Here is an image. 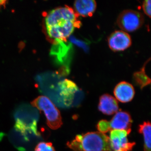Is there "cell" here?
I'll return each instance as SVG.
<instances>
[{
	"mask_svg": "<svg viewBox=\"0 0 151 151\" xmlns=\"http://www.w3.org/2000/svg\"><path fill=\"white\" fill-rule=\"evenodd\" d=\"M145 67H143L142 68V70L134 74V81L136 84H137L140 87L141 89H142L143 87L147 86L151 83L150 79L146 75L145 73Z\"/></svg>",
	"mask_w": 151,
	"mask_h": 151,
	"instance_id": "obj_13",
	"label": "cell"
},
{
	"mask_svg": "<svg viewBox=\"0 0 151 151\" xmlns=\"http://www.w3.org/2000/svg\"><path fill=\"white\" fill-rule=\"evenodd\" d=\"M67 146L72 151H112L109 137L100 132L77 135Z\"/></svg>",
	"mask_w": 151,
	"mask_h": 151,
	"instance_id": "obj_2",
	"label": "cell"
},
{
	"mask_svg": "<svg viewBox=\"0 0 151 151\" xmlns=\"http://www.w3.org/2000/svg\"><path fill=\"white\" fill-rule=\"evenodd\" d=\"M144 22L142 14L137 11L126 10L118 17L117 24L119 27L125 32H132L140 28Z\"/></svg>",
	"mask_w": 151,
	"mask_h": 151,
	"instance_id": "obj_4",
	"label": "cell"
},
{
	"mask_svg": "<svg viewBox=\"0 0 151 151\" xmlns=\"http://www.w3.org/2000/svg\"><path fill=\"white\" fill-rule=\"evenodd\" d=\"M34 107L43 111L46 118L47 126L50 129L56 130L63 124L60 112L51 100L45 96H40L31 103Z\"/></svg>",
	"mask_w": 151,
	"mask_h": 151,
	"instance_id": "obj_3",
	"label": "cell"
},
{
	"mask_svg": "<svg viewBox=\"0 0 151 151\" xmlns=\"http://www.w3.org/2000/svg\"><path fill=\"white\" fill-rule=\"evenodd\" d=\"M132 117L129 113L126 111H120L113 116L109 122V124L111 131L124 130L130 134L132 132Z\"/></svg>",
	"mask_w": 151,
	"mask_h": 151,
	"instance_id": "obj_8",
	"label": "cell"
},
{
	"mask_svg": "<svg viewBox=\"0 0 151 151\" xmlns=\"http://www.w3.org/2000/svg\"><path fill=\"white\" fill-rule=\"evenodd\" d=\"M119 104L117 100L109 94H104L100 97L98 109L105 115H113L119 111Z\"/></svg>",
	"mask_w": 151,
	"mask_h": 151,
	"instance_id": "obj_10",
	"label": "cell"
},
{
	"mask_svg": "<svg viewBox=\"0 0 151 151\" xmlns=\"http://www.w3.org/2000/svg\"><path fill=\"white\" fill-rule=\"evenodd\" d=\"M35 151H55L52 144L50 142H41L36 146Z\"/></svg>",
	"mask_w": 151,
	"mask_h": 151,
	"instance_id": "obj_14",
	"label": "cell"
},
{
	"mask_svg": "<svg viewBox=\"0 0 151 151\" xmlns=\"http://www.w3.org/2000/svg\"><path fill=\"white\" fill-rule=\"evenodd\" d=\"M78 17L74 10L68 6L57 8L50 11L45 19L49 36L55 40H66L76 28L81 27Z\"/></svg>",
	"mask_w": 151,
	"mask_h": 151,
	"instance_id": "obj_1",
	"label": "cell"
},
{
	"mask_svg": "<svg viewBox=\"0 0 151 151\" xmlns=\"http://www.w3.org/2000/svg\"><path fill=\"white\" fill-rule=\"evenodd\" d=\"M97 128L99 132L104 134L111 131L109 122L105 120H102L98 122Z\"/></svg>",
	"mask_w": 151,
	"mask_h": 151,
	"instance_id": "obj_15",
	"label": "cell"
},
{
	"mask_svg": "<svg viewBox=\"0 0 151 151\" xmlns=\"http://www.w3.org/2000/svg\"><path fill=\"white\" fill-rule=\"evenodd\" d=\"M58 92L63 105L69 107L73 105L78 88L73 81L68 79H64L58 84Z\"/></svg>",
	"mask_w": 151,
	"mask_h": 151,
	"instance_id": "obj_6",
	"label": "cell"
},
{
	"mask_svg": "<svg viewBox=\"0 0 151 151\" xmlns=\"http://www.w3.org/2000/svg\"><path fill=\"white\" fill-rule=\"evenodd\" d=\"M129 134L124 130H111L109 137L112 151H132L136 143L129 142Z\"/></svg>",
	"mask_w": 151,
	"mask_h": 151,
	"instance_id": "obj_5",
	"label": "cell"
},
{
	"mask_svg": "<svg viewBox=\"0 0 151 151\" xmlns=\"http://www.w3.org/2000/svg\"><path fill=\"white\" fill-rule=\"evenodd\" d=\"M113 92L116 99L123 103L132 101L135 95L134 87L126 81H122L117 84Z\"/></svg>",
	"mask_w": 151,
	"mask_h": 151,
	"instance_id": "obj_9",
	"label": "cell"
},
{
	"mask_svg": "<svg viewBox=\"0 0 151 151\" xmlns=\"http://www.w3.org/2000/svg\"><path fill=\"white\" fill-rule=\"evenodd\" d=\"M97 8V3L93 0H78L74 3V11L79 16L92 17Z\"/></svg>",
	"mask_w": 151,
	"mask_h": 151,
	"instance_id": "obj_11",
	"label": "cell"
},
{
	"mask_svg": "<svg viewBox=\"0 0 151 151\" xmlns=\"http://www.w3.org/2000/svg\"><path fill=\"white\" fill-rule=\"evenodd\" d=\"M151 124L149 122H143L139 126V132L143 135L144 138V151H151Z\"/></svg>",
	"mask_w": 151,
	"mask_h": 151,
	"instance_id": "obj_12",
	"label": "cell"
},
{
	"mask_svg": "<svg viewBox=\"0 0 151 151\" xmlns=\"http://www.w3.org/2000/svg\"><path fill=\"white\" fill-rule=\"evenodd\" d=\"M132 43L129 35L122 30L114 32L108 38V45L113 51H124L130 47Z\"/></svg>",
	"mask_w": 151,
	"mask_h": 151,
	"instance_id": "obj_7",
	"label": "cell"
},
{
	"mask_svg": "<svg viewBox=\"0 0 151 151\" xmlns=\"http://www.w3.org/2000/svg\"><path fill=\"white\" fill-rule=\"evenodd\" d=\"M151 1L150 0H146L143 2L142 8L144 13L149 17H151Z\"/></svg>",
	"mask_w": 151,
	"mask_h": 151,
	"instance_id": "obj_16",
	"label": "cell"
}]
</instances>
